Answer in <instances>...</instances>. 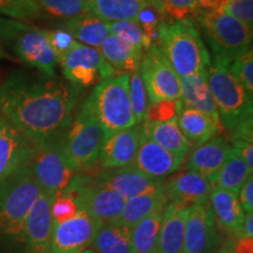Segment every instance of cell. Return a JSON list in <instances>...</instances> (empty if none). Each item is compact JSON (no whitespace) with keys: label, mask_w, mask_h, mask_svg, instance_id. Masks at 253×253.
Segmentation results:
<instances>
[{"label":"cell","mask_w":253,"mask_h":253,"mask_svg":"<svg viewBox=\"0 0 253 253\" xmlns=\"http://www.w3.org/2000/svg\"><path fill=\"white\" fill-rule=\"evenodd\" d=\"M84 94V88L56 77L13 72L0 82V114L40 145L67 130Z\"/></svg>","instance_id":"6da1fadb"},{"label":"cell","mask_w":253,"mask_h":253,"mask_svg":"<svg viewBox=\"0 0 253 253\" xmlns=\"http://www.w3.org/2000/svg\"><path fill=\"white\" fill-rule=\"evenodd\" d=\"M156 43L179 79L208 71L211 63L210 53L190 19L163 18L157 28Z\"/></svg>","instance_id":"7a4b0ae2"},{"label":"cell","mask_w":253,"mask_h":253,"mask_svg":"<svg viewBox=\"0 0 253 253\" xmlns=\"http://www.w3.org/2000/svg\"><path fill=\"white\" fill-rule=\"evenodd\" d=\"M86 102L102 129L103 138L114 132L137 126L129 97L128 73L99 82Z\"/></svg>","instance_id":"3957f363"},{"label":"cell","mask_w":253,"mask_h":253,"mask_svg":"<svg viewBox=\"0 0 253 253\" xmlns=\"http://www.w3.org/2000/svg\"><path fill=\"white\" fill-rule=\"evenodd\" d=\"M226 60L213 58L208 68V84L219 115L220 125L232 131L239 123L252 118L253 100L246 93Z\"/></svg>","instance_id":"277c9868"},{"label":"cell","mask_w":253,"mask_h":253,"mask_svg":"<svg viewBox=\"0 0 253 253\" xmlns=\"http://www.w3.org/2000/svg\"><path fill=\"white\" fill-rule=\"evenodd\" d=\"M102 141V129L84 100L60 138L63 155L75 173L89 172L94 169L99 161Z\"/></svg>","instance_id":"5b68a950"},{"label":"cell","mask_w":253,"mask_h":253,"mask_svg":"<svg viewBox=\"0 0 253 253\" xmlns=\"http://www.w3.org/2000/svg\"><path fill=\"white\" fill-rule=\"evenodd\" d=\"M40 192L28 167L0 182V236L21 242L24 221Z\"/></svg>","instance_id":"8992f818"},{"label":"cell","mask_w":253,"mask_h":253,"mask_svg":"<svg viewBox=\"0 0 253 253\" xmlns=\"http://www.w3.org/2000/svg\"><path fill=\"white\" fill-rule=\"evenodd\" d=\"M199 27L204 32L213 58L232 62L252 45V28L219 11L196 14Z\"/></svg>","instance_id":"52a82bcc"},{"label":"cell","mask_w":253,"mask_h":253,"mask_svg":"<svg viewBox=\"0 0 253 253\" xmlns=\"http://www.w3.org/2000/svg\"><path fill=\"white\" fill-rule=\"evenodd\" d=\"M63 192L77 202L79 209L101 224L118 219L126 202L113 190L97 184L91 172L77 173Z\"/></svg>","instance_id":"ba28073f"},{"label":"cell","mask_w":253,"mask_h":253,"mask_svg":"<svg viewBox=\"0 0 253 253\" xmlns=\"http://www.w3.org/2000/svg\"><path fill=\"white\" fill-rule=\"evenodd\" d=\"M60 138L37 145L36 154L28 166L41 191L53 197L67 188L77 175L63 155Z\"/></svg>","instance_id":"9c48e42d"},{"label":"cell","mask_w":253,"mask_h":253,"mask_svg":"<svg viewBox=\"0 0 253 253\" xmlns=\"http://www.w3.org/2000/svg\"><path fill=\"white\" fill-rule=\"evenodd\" d=\"M69 84L80 88L96 86L99 82L118 75L100 50L78 42L58 62Z\"/></svg>","instance_id":"30bf717a"},{"label":"cell","mask_w":253,"mask_h":253,"mask_svg":"<svg viewBox=\"0 0 253 253\" xmlns=\"http://www.w3.org/2000/svg\"><path fill=\"white\" fill-rule=\"evenodd\" d=\"M138 72L143 80L149 103L181 100L179 78L156 42L143 53Z\"/></svg>","instance_id":"8fae6325"},{"label":"cell","mask_w":253,"mask_h":253,"mask_svg":"<svg viewBox=\"0 0 253 253\" xmlns=\"http://www.w3.org/2000/svg\"><path fill=\"white\" fill-rule=\"evenodd\" d=\"M37 144L0 114V182L30 166Z\"/></svg>","instance_id":"7c38bea8"},{"label":"cell","mask_w":253,"mask_h":253,"mask_svg":"<svg viewBox=\"0 0 253 253\" xmlns=\"http://www.w3.org/2000/svg\"><path fill=\"white\" fill-rule=\"evenodd\" d=\"M101 225L100 221L80 209L71 219L54 224L50 249L56 253H81L90 248Z\"/></svg>","instance_id":"4fadbf2b"},{"label":"cell","mask_w":253,"mask_h":253,"mask_svg":"<svg viewBox=\"0 0 253 253\" xmlns=\"http://www.w3.org/2000/svg\"><path fill=\"white\" fill-rule=\"evenodd\" d=\"M53 199V196L41 191L28 211L21 233V243L25 245L26 253H46L50 249L54 227L50 210Z\"/></svg>","instance_id":"5bb4252c"},{"label":"cell","mask_w":253,"mask_h":253,"mask_svg":"<svg viewBox=\"0 0 253 253\" xmlns=\"http://www.w3.org/2000/svg\"><path fill=\"white\" fill-rule=\"evenodd\" d=\"M13 52L21 61L48 78L56 77V56L45 30L30 26L13 40Z\"/></svg>","instance_id":"9a60e30c"},{"label":"cell","mask_w":253,"mask_h":253,"mask_svg":"<svg viewBox=\"0 0 253 253\" xmlns=\"http://www.w3.org/2000/svg\"><path fill=\"white\" fill-rule=\"evenodd\" d=\"M219 240L209 201L189 208L182 253H208Z\"/></svg>","instance_id":"2e32d148"},{"label":"cell","mask_w":253,"mask_h":253,"mask_svg":"<svg viewBox=\"0 0 253 253\" xmlns=\"http://www.w3.org/2000/svg\"><path fill=\"white\" fill-rule=\"evenodd\" d=\"M93 177L97 184L113 190L125 199L163 188L164 182L163 179H155L147 176L135 166L101 170L94 172Z\"/></svg>","instance_id":"e0dca14e"},{"label":"cell","mask_w":253,"mask_h":253,"mask_svg":"<svg viewBox=\"0 0 253 253\" xmlns=\"http://www.w3.org/2000/svg\"><path fill=\"white\" fill-rule=\"evenodd\" d=\"M140 135L141 126H134L103 138L97 161L101 169H120L134 166Z\"/></svg>","instance_id":"ac0fdd59"},{"label":"cell","mask_w":253,"mask_h":253,"mask_svg":"<svg viewBox=\"0 0 253 253\" xmlns=\"http://www.w3.org/2000/svg\"><path fill=\"white\" fill-rule=\"evenodd\" d=\"M184 161L155 143L144 134L140 135L134 166L140 171L155 179H163L178 171Z\"/></svg>","instance_id":"d6986e66"},{"label":"cell","mask_w":253,"mask_h":253,"mask_svg":"<svg viewBox=\"0 0 253 253\" xmlns=\"http://www.w3.org/2000/svg\"><path fill=\"white\" fill-rule=\"evenodd\" d=\"M212 182L194 171H184L170 177L163 182V189L168 202L192 207L209 201Z\"/></svg>","instance_id":"ffe728a7"},{"label":"cell","mask_w":253,"mask_h":253,"mask_svg":"<svg viewBox=\"0 0 253 253\" xmlns=\"http://www.w3.org/2000/svg\"><path fill=\"white\" fill-rule=\"evenodd\" d=\"M232 151V145L223 136H214L190 151L184 170L199 173L212 182L213 177L225 163Z\"/></svg>","instance_id":"44dd1931"},{"label":"cell","mask_w":253,"mask_h":253,"mask_svg":"<svg viewBox=\"0 0 253 253\" xmlns=\"http://www.w3.org/2000/svg\"><path fill=\"white\" fill-rule=\"evenodd\" d=\"M209 204L218 229L229 233L233 240L238 239L240 226L245 216L238 201V195L213 186L209 196Z\"/></svg>","instance_id":"7402d4cb"},{"label":"cell","mask_w":253,"mask_h":253,"mask_svg":"<svg viewBox=\"0 0 253 253\" xmlns=\"http://www.w3.org/2000/svg\"><path fill=\"white\" fill-rule=\"evenodd\" d=\"M190 207L168 203L163 211L156 253H182Z\"/></svg>","instance_id":"603a6c76"},{"label":"cell","mask_w":253,"mask_h":253,"mask_svg":"<svg viewBox=\"0 0 253 253\" xmlns=\"http://www.w3.org/2000/svg\"><path fill=\"white\" fill-rule=\"evenodd\" d=\"M181 84V101L185 107L205 114L218 125H220L216 104L208 84V71L201 72L192 77L179 79Z\"/></svg>","instance_id":"cb8c5ba5"},{"label":"cell","mask_w":253,"mask_h":253,"mask_svg":"<svg viewBox=\"0 0 253 253\" xmlns=\"http://www.w3.org/2000/svg\"><path fill=\"white\" fill-rule=\"evenodd\" d=\"M90 13L108 23L135 20L142 9L156 6L166 11L163 0H88Z\"/></svg>","instance_id":"d4e9b609"},{"label":"cell","mask_w":253,"mask_h":253,"mask_svg":"<svg viewBox=\"0 0 253 253\" xmlns=\"http://www.w3.org/2000/svg\"><path fill=\"white\" fill-rule=\"evenodd\" d=\"M141 132L183 161L192 149L191 143L183 135L176 120L170 122H149L145 120L141 125Z\"/></svg>","instance_id":"484cf974"},{"label":"cell","mask_w":253,"mask_h":253,"mask_svg":"<svg viewBox=\"0 0 253 253\" xmlns=\"http://www.w3.org/2000/svg\"><path fill=\"white\" fill-rule=\"evenodd\" d=\"M176 121L178 128L192 147H198L211 140L220 129V126L212 119L198 110L185 107L183 103Z\"/></svg>","instance_id":"4316f807"},{"label":"cell","mask_w":253,"mask_h":253,"mask_svg":"<svg viewBox=\"0 0 253 253\" xmlns=\"http://www.w3.org/2000/svg\"><path fill=\"white\" fill-rule=\"evenodd\" d=\"M61 27L78 42L94 48H99L101 43L110 36L108 21L91 13L67 19L63 21Z\"/></svg>","instance_id":"83f0119b"},{"label":"cell","mask_w":253,"mask_h":253,"mask_svg":"<svg viewBox=\"0 0 253 253\" xmlns=\"http://www.w3.org/2000/svg\"><path fill=\"white\" fill-rule=\"evenodd\" d=\"M168 203L169 202H168L163 188L144 192V194L126 199L121 213L115 221L122 225L132 227L155 211L163 210Z\"/></svg>","instance_id":"f1b7e54d"},{"label":"cell","mask_w":253,"mask_h":253,"mask_svg":"<svg viewBox=\"0 0 253 253\" xmlns=\"http://www.w3.org/2000/svg\"><path fill=\"white\" fill-rule=\"evenodd\" d=\"M97 49L116 72L123 71L129 73L138 71L142 55L144 53L143 49L129 45L112 34L101 43Z\"/></svg>","instance_id":"f546056e"},{"label":"cell","mask_w":253,"mask_h":253,"mask_svg":"<svg viewBox=\"0 0 253 253\" xmlns=\"http://www.w3.org/2000/svg\"><path fill=\"white\" fill-rule=\"evenodd\" d=\"M90 248L97 253H132L131 227L113 220L100 226Z\"/></svg>","instance_id":"4dcf8cb0"},{"label":"cell","mask_w":253,"mask_h":253,"mask_svg":"<svg viewBox=\"0 0 253 253\" xmlns=\"http://www.w3.org/2000/svg\"><path fill=\"white\" fill-rule=\"evenodd\" d=\"M164 209L155 211L131 227L132 253H156Z\"/></svg>","instance_id":"1f68e13d"},{"label":"cell","mask_w":253,"mask_h":253,"mask_svg":"<svg viewBox=\"0 0 253 253\" xmlns=\"http://www.w3.org/2000/svg\"><path fill=\"white\" fill-rule=\"evenodd\" d=\"M251 175V170L246 166L243 158L239 156L237 150L232 148V151H231L225 163L221 166L218 172L214 175L212 185L214 188L229 190V191L238 194L242 185Z\"/></svg>","instance_id":"d6a6232c"},{"label":"cell","mask_w":253,"mask_h":253,"mask_svg":"<svg viewBox=\"0 0 253 253\" xmlns=\"http://www.w3.org/2000/svg\"><path fill=\"white\" fill-rule=\"evenodd\" d=\"M41 14L56 18H77L90 13L88 0H36Z\"/></svg>","instance_id":"836d02e7"},{"label":"cell","mask_w":253,"mask_h":253,"mask_svg":"<svg viewBox=\"0 0 253 253\" xmlns=\"http://www.w3.org/2000/svg\"><path fill=\"white\" fill-rule=\"evenodd\" d=\"M109 28L112 36L119 38L120 40L125 41L129 45L143 49L144 52L149 49L154 43L148 38H145L140 25L136 23L135 20H122L109 23Z\"/></svg>","instance_id":"e575fe53"},{"label":"cell","mask_w":253,"mask_h":253,"mask_svg":"<svg viewBox=\"0 0 253 253\" xmlns=\"http://www.w3.org/2000/svg\"><path fill=\"white\" fill-rule=\"evenodd\" d=\"M0 15L24 23L42 17L36 0H0Z\"/></svg>","instance_id":"d590c367"},{"label":"cell","mask_w":253,"mask_h":253,"mask_svg":"<svg viewBox=\"0 0 253 253\" xmlns=\"http://www.w3.org/2000/svg\"><path fill=\"white\" fill-rule=\"evenodd\" d=\"M129 97H130V104L136 125L141 126L145 121L149 102H148L147 90H145L143 80H142L138 71L129 74Z\"/></svg>","instance_id":"8d00e7d4"},{"label":"cell","mask_w":253,"mask_h":253,"mask_svg":"<svg viewBox=\"0 0 253 253\" xmlns=\"http://www.w3.org/2000/svg\"><path fill=\"white\" fill-rule=\"evenodd\" d=\"M231 72L238 79V81L245 88L246 93L253 96V52L252 48L233 60L230 63Z\"/></svg>","instance_id":"74e56055"},{"label":"cell","mask_w":253,"mask_h":253,"mask_svg":"<svg viewBox=\"0 0 253 253\" xmlns=\"http://www.w3.org/2000/svg\"><path fill=\"white\" fill-rule=\"evenodd\" d=\"M182 106L181 100H166L156 103H149L145 120L149 122L175 121Z\"/></svg>","instance_id":"f35d334b"},{"label":"cell","mask_w":253,"mask_h":253,"mask_svg":"<svg viewBox=\"0 0 253 253\" xmlns=\"http://www.w3.org/2000/svg\"><path fill=\"white\" fill-rule=\"evenodd\" d=\"M45 34L49 41V45L54 50L58 62L78 43V41L62 27L45 30Z\"/></svg>","instance_id":"ab89813d"},{"label":"cell","mask_w":253,"mask_h":253,"mask_svg":"<svg viewBox=\"0 0 253 253\" xmlns=\"http://www.w3.org/2000/svg\"><path fill=\"white\" fill-rule=\"evenodd\" d=\"M50 210H52L54 224H59L74 217L80 209H79L77 202L71 196L62 191L53 199Z\"/></svg>","instance_id":"60d3db41"},{"label":"cell","mask_w":253,"mask_h":253,"mask_svg":"<svg viewBox=\"0 0 253 253\" xmlns=\"http://www.w3.org/2000/svg\"><path fill=\"white\" fill-rule=\"evenodd\" d=\"M221 11L253 28V0H223Z\"/></svg>","instance_id":"b9f144b4"},{"label":"cell","mask_w":253,"mask_h":253,"mask_svg":"<svg viewBox=\"0 0 253 253\" xmlns=\"http://www.w3.org/2000/svg\"><path fill=\"white\" fill-rule=\"evenodd\" d=\"M166 6L167 17L173 18V20L185 19L189 14L195 15V7L197 0H163Z\"/></svg>","instance_id":"7bdbcfd3"},{"label":"cell","mask_w":253,"mask_h":253,"mask_svg":"<svg viewBox=\"0 0 253 253\" xmlns=\"http://www.w3.org/2000/svg\"><path fill=\"white\" fill-rule=\"evenodd\" d=\"M30 27V25L24 21L14 20L0 15V40L12 41L21 32Z\"/></svg>","instance_id":"ee69618b"},{"label":"cell","mask_w":253,"mask_h":253,"mask_svg":"<svg viewBox=\"0 0 253 253\" xmlns=\"http://www.w3.org/2000/svg\"><path fill=\"white\" fill-rule=\"evenodd\" d=\"M238 201L245 213L253 212V176L246 179L238 191Z\"/></svg>","instance_id":"f6af8a7d"},{"label":"cell","mask_w":253,"mask_h":253,"mask_svg":"<svg viewBox=\"0 0 253 253\" xmlns=\"http://www.w3.org/2000/svg\"><path fill=\"white\" fill-rule=\"evenodd\" d=\"M231 145L237 150L250 170H253V142L243 140H231Z\"/></svg>","instance_id":"bcb514c9"},{"label":"cell","mask_w":253,"mask_h":253,"mask_svg":"<svg viewBox=\"0 0 253 253\" xmlns=\"http://www.w3.org/2000/svg\"><path fill=\"white\" fill-rule=\"evenodd\" d=\"M223 5V0H197L195 7V15L209 12L219 11Z\"/></svg>","instance_id":"7dc6e473"},{"label":"cell","mask_w":253,"mask_h":253,"mask_svg":"<svg viewBox=\"0 0 253 253\" xmlns=\"http://www.w3.org/2000/svg\"><path fill=\"white\" fill-rule=\"evenodd\" d=\"M232 248L235 253H253V238L244 237L233 240Z\"/></svg>","instance_id":"c3c4849f"},{"label":"cell","mask_w":253,"mask_h":253,"mask_svg":"<svg viewBox=\"0 0 253 253\" xmlns=\"http://www.w3.org/2000/svg\"><path fill=\"white\" fill-rule=\"evenodd\" d=\"M244 237L253 238V212L245 213L244 219H243L242 226H240L239 230L238 239L244 238Z\"/></svg>","instance_id":"681fc988"},{"label":"cell","mask_w":253,"mask_h":253,"mask_svg":"<svg viewBox=\"0 0 253 253\" xmlns=\"http://www.w3.org/2000/svg\"><path fill=\"white\" fill-rule=\"evenodd\" d=\"M225 246H226L227 253H235V252H233V248H232V240H230V242H229V240H227Z\"/></svg>","instance_id":"f907efd6"},{"label":"cell","mask_w":253,"mask_h":253,"mask_svg":"<svg viewBox=\"0 0 253 253\" xmlns=\"http://www.w3.org/2000/svg\"><path fill=\"white\" fill-rule=\"evenodd\" d=\"M81 253H97V252L95 251V250L91 249V248H88V249L84 250V251H82Z\"/></svg>","instance_id":"816d5d0a"},{"label":"cell","mask_w":253,"mask_h":253,"mask_svg":"<svg viewBox=\"0 0 253 253\" xmlns=\"http://www.w3.org/2000/svg\"><path fill=\"white\" fill-rule=\"evenodd\" d=\"M4 58H6V53L4 52V49H2L1 47H0V60L4 59Z\"/></svg>","instance_id":"f5cc1de1"},{"label":"cell","mask_w":253,"mask_h":253,"mask_svg":"<svg viewBox=\"0 0 253 253\" xmlns=\"http://www.w3.org/2000/svg\"><path fill=\"white\" fill-rule=\"evenodd\" d=\"M217 253H227L226 246H224V248H220V249L217 251Z\"/></svg>","instance_id":"db71d44e"},{"label":"cell","mask_w":253,"mask_h":253,"mask_svg":"<svg viewBox=\"0 0 253 253\" xmlns=\"http://www.w3.org/2000/svg\"><path fill=\"white\" fill-rule=\"evenodd\" d=\"M46 253H56V252H54V251H53V250H52V249H49V250H48V251H47Z\"/></svg>","instance_id":"11a10c76"}]
</instances>
